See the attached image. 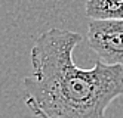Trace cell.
I'll return each instance as SVG.
<instances>
[{"instance_id":"1","label":"cell","mask_w":123,"mask_h":118,"mask_svg":"<svg viewBox=\"0 0 123 118\" xmlns=\"http://www.w3.org/2000/svg\"><path fill=\"white\" fill-rule=\"evenodd\" d=\"M82 41L76 31L50 28L34 41L31 74L22 80L24 102L37 118H105L108 106L123 96V65L101 59L79 68L73 52Z\"/></svg>"},{"instance_id":"2","label":"cell","mask_w":123,"mask_h":118,"mask_svg":"<svg viewBox=\"0 0 123 118\" xmlns=\"http://www.w3.org/2000/svg\"><path fill=\"white\" fill-rule=\"evenodd\" d=\"M86 35L102 62L123 65V19H91Z\"/></svg>"},{"instance_id":"3","label":"cell","mask_w":123,"mask_h":118,"mask_svg":"<svg viewBox=\"0 0 123 118\" xmlns=\"http://www.w3.org/2000/svg\"><path fill=\"white\" fill-rule=\"evenodd\" d=\"M85 11L91 19H123V0H87Z\"/></svg>"}]
</instances>
